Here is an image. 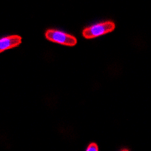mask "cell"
I'll use <instances>...</instances> for the list:
<instances>
[{"label":"cell","instance_id":"2","mask_svg":"<svg viewBox=\"0 0 151 151\" xmlns=\"http://www.w3.org/2000/svg\"><path fill=\"white\" fill-rule=\"evenodd\" d=\"M45 37L50 41L68 46H73L77 42L76 38L73 36L57 29L47 30L45 32Z\"/></svg>","mask_w":151,"mask_h":151},{"label":"cell","instance_id":"4","mask_svg":"<svg viewBox=\"0 0 151 151\" xmlns=\"http://www.w3.org/2000/svg\"><path fill=\"white\" fill-rule=\"evenodd\" d=\"M87 151H98V147L96 144L94 143H91L88 145V147L86 149Z\"/></svg>","mask_w":151,"mask_h":151},{"label":"cell","instance_id":"3","mask_svg":"<svg viewBox=\"0 0 151 151\" xmlns=\"http://www.w3.org/2000/svg\"><path fill=\"white\" fill-rule=\"evenodd\" d=\"M21 37L17 35L3 37L0 40V52L18 46L21 43Z\"/></svg>","mask_w":151,"mask_h":151},{"label":"cell","instance_id":"1","mask_svg":"<svg viewBox=\"0 0 151 151\" xmlns=\"http://www.w3.org/2000/svg\"><path fill=\"white\" fill-rule=\"evenodd\" d=\"M115 27L116 25L113 21H105L85 28L83 31V35L86 39H92L110 33Z\"/></svg>","mask_w":151,"mask_h":151}]
</instances>
